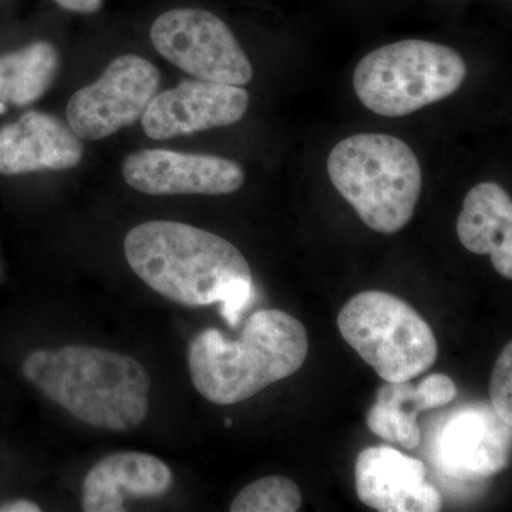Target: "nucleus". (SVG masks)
<instances>
[{"label":"nucleus","mask_w":512,"mask_h":512,"mask_svg":"<svg viewBox=\"0 0 512 512\" xmlns=\"http://www.w3.org/2000/svg\"><path fill=\"white\" fill-rule=\"evenodd\" d=\"M134 274L158 295L185 306L220 303L221 316L237 328L255 302L245 256L220 235L177 221H148L124 239Z\"/></svg>","instance_id":"obj_1"},{"label":"nucleus","mask_w":512,"mask_h":512,"mask_svg":"<svg viewBox=\"0 0 512 512\" xmlns=\"http://www.w3.org/2000/svg\"><path fill=\"white\" fill-rule=\"evenodd\" d=\"M160 82L157 67L143 57H117L96 82L73 94L67 104V124L80 140L113 136L141 120Z\"/></svg>","instance_id":"obj_8"},{"label":"nucleus","mask_w":512,"mask_h":512,"mask_svg":"<svg viewBox=\"0 0 512 512\" xmlns=\"http://www.w3.org/2000/svg\"><path fill=\"white\" fill-rule=\"evenodd\" d=\"M511 426L485 404L458 410L441 431V467L457 478L494 476L507 468Z\"/></svg>","instance_id":"obj_12"},{"label":"nucleus","mask_w":512,"mask_h":512,"mask_svg":"<svg viewBox=\"0 0 512 512\" xmlns=\"http://www.w3.org/2000/svg\"><path fill=\"white\" fill-rule=\"evenodd\" d=\"M123 177L128 187L147 195H225L245 183L244 170L235 161L170 150L130 154Z\"/></svg>","instance_id":"obj_10"},{"label":"nucleus","mask_w":512,"mask_h":512,"mask_svg":"<svg viewBox=\"0 0 512 512\" xmlns=\"http://www.w3.org/2000/svg\"><path fill=\"white\" fill-rule=\"evenodd\" d=\"M466 77L467 64L456 50L406 39L363 57L353 73V87L366 109L383 117H404L447 99Z\"/></svg>","instance_id":"obj_5"},{"label":"nucleus","mask_w":512,"mask_h":512,"mask_svg":"<svg viewBox=\"0 0 512 512\" xmlns=\"http://www.w3.org/2000/svg\"><path fill=\"white\" fill-rule=\"evenodd\" d=\"M173 483V471L160 458L138 451L114 453L84 478L83 511H126L127 498L163 497Z\"/></svg>","instance_id":"obj_14"},{"label":"nucleus","mask_w":512,"mask_h":512,"mask_svg":"<svg viewBox=\"0 0 512 512\" xmlns=\"http://www.w3.org/2000/svg\"><path fill=\"white\" fill-rule=\"evenodd\" d=\"M23 376L47 399L94 429H137L150 410L151 380L137 359L94 346L35 350Z\"/></svg>","instance_id":"obj_2"},{"label":"nucleus","mask_w":512,"mask_h":512,"mask_svg":"<svg viewBox=\"0 0 512 512\" xmlns=\"http://www.w3.org/2000/svg\"><path fill=\"white\" fill-rule=\"evenodd\" d=\"M423 410L426 409L421 403L417 387L410 380L386 382L377 392L376 403L367 414V426L383 440L414 450L421 441L417 416Z\"/></svg>","instance_id":"obj_17"},{"label":"nucleus","mask_w":512,"mask_h":512,"mask_svg":"<svg viewBox=\"0 0 512 512\" xmlns=\"http://www.w3.org/2000/svg\"><path fill=\"white\" fill-rule=\"evenodd\" d=\"M328 174L373 231L396 234L412 221L423 174L416 154L400 138L375 133L345 138L329 154Z\"/></svg>","instance_id":"obj_4"},{"label":"nucleus","mask_w":512,"mask_h":512,"mask_svg":"<svg viewBox=\"0 0 512 512\" xmlns=\"http://www.w3.org/2000/svg\"><path fill=\"white\" fill-rule=\"evenodd\" d=\"M83 144L69 126L52 114L28 111L0 128V174L70 170L83 158Z\"/></svg>","instance_id":"obj_13"},{"label":"nucleus","mask_w":512,"mask_h":512,"mask_svg":"<svg viewBox=\"0 0 512 512\" xmlns=\"http://www.w3.org/2000/svg\"><path fill=\"white\" fill-rule=\"evenodd\" d=\"M249 94L241 86L184 80L157 93L141 117L144 133L153 140H170L228 127L244 119Z\"/></svg>","instance_id":"obj_9"},{"label":"nucleus","mask_w":512,"mask_h":512,"mask_svg":"<svg viewBox=\"0 0 512 512\" xmlns=\"http://www.w3.org/2000/svg\"><path fill=\"white\" fill-rule=\"evenodd\" d=\"M225 426L231 427L232 426V420H229V419L225 420Z\"/></svg>","instance_id":"obj_23"},{"label":"nucleus","mask_w":512,"mask_h":512,"mask_svg":"<svg viewBox=\"0 0 512 512\" xmlns=\"http://www.w3.org/2000/svg\"><path fill=\"white\" fill-rule=\"evenodd\" d=\"M42 508L29 500L9 501L0 505V512H40Z\"/></svg>","instance_id":"obj_22"},{"label":"nucleus","mask_w":512,"mask_h":512,"mask_svg":"<svg viewBox=\"0 0 512 512\" xmlns=\"http://www.w3.org/2000/svg\"><path fill=\"white\" fill-rule=\"evenodd\" d=\"M308 352L305 326L289 313L265 309L249 316L238 340L214 328L198 333L188 348V367L202 397L228 406L295 375Z\"/></svg>","instance_id":"obj_3"},{"label":"nucleus","mask_w":512,"mask_h":512,"mask_svg":"<svg viewBox=\"0 0 512 512\" xmlns=\"http://www.w3.org/2000/svg\"><path fill=\"white\" fill-rule=\"evenodd\" d=\"M457 235L467 251L490 255L495 271L512 278V201L501 185L481 183L468 191Z\"/></svg>","instance_id":"obj_15"},{"label":"nucleus","mask_w":512,"mask_h":512,"mask_svg":"<svg viewBox=\"0 0 512 512\" xmlns=\"http://www.w3.org/2000/svg\"><path fill=\"white\" fill-rule=\"evenodd\" d=\"M150 37L161 56L195 79L245 86L254 77L237 37L208 10H168L154 20Z\"/></svg>","instance_id":"obj_7"},{"label":"nucleus","mask_w":512,"mask_h":512,"mask_svg":"<svg viewBox=\"0 0 512 512\" xmlns=\"http://www.w3.org/2000/svg\"><path fill=\"white\" fill-rule=\"evenodd\" d=\"M57 70L59 55L52 43L45 40L0 55V113L9 104L26 107L42 99Z\"/></svg>","instance_id":"obj_16"},{"label":"nucleus","mask_w":512,"mask_h":512,"mask_svg":"<svg viewBox=\"0 0 512 512\" xmlns=\"http://www.w3.org/2000/svg\"><path fill=\"white\" fill-rule=\"evenodd\" d=\"M340 335L384 382H407L436 363V336L409 303L392 293L353 296L338 316Z\"/></svg>","instance_id":"obj_6"},{"label":"nucleus","mask_w":512,"mask_h":512,"mask_svg":"<svg viewBox=\"0 0 512 512\" xmlns=\"http://www.w3.org/2000/svg\"><path fill=\"white\" fill-rule=\"evenodd\" d=\"M53 2L67 12L90 15V13L99 12L104 0H53Z\"/></svg>","instance_id":"obj_21"},{"label":"nucleus","mask_w":512,"mask_h":512,"mask_svg":"<svg viewBox=\"0 0 512 512\" xmlns=\"http://www.w3.org/2000/svg\"><path fill=\"white\" fill-rule=\"evenodd\" d=\"M302 494L289 478L269 476L247 485L232 501V512H296Z\"/></svg>","instance_id":"obj_18"},{"label":"nucleus","mask_w":512,"mask_h":512,"mask_svg":"<svg viewBox=\"0 0 512 512\" xmlns=\"http://www.w3.org/2000/svg\"><path fill=\"white\" fill-rule=\"evenodd\" d=\"M417 392L426 410H431L453 402L457 396V387L451 377L434 373L417 384Z\"/></svg>","instance_id":"obj_20"},{"label":"nucleus","mask_w":512,"mask_h":512,"mask_svg":"<svg viewBox=\"0 0 512 512\" xmlns=\"http://www.w3.org/2000/svg\"><path fill=\"white\" fill-rule=\"evenodd\" d=\"M491 407L512 426V343L508 342L498 356L490 380Z\"/></svg>","instance_id":"obj_19"},{"label":"nucleus","mask_w":512,"mask_h":512,"mask_svg":"<svg viewBox=\"0 0 512 512\" xmlns=\"http://www.w3.org/2000/svg\"><path fill=\"white\" fill-rule=\"evenodd\" d=\"M356 493L367 507L380 512H437L441 495L427 483V468L419 458L389 446L369 447L355 467Z\"/></svg>","instance_id":"obj_11"}]
</instances>
